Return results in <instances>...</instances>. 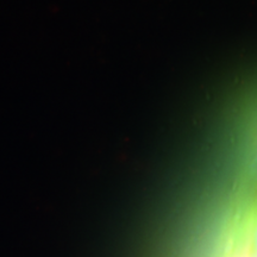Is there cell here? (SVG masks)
I'll return each mask as SVG.
<instances>
[{"label":"cell","mask_w":257,"mask_h":257,"mask_svg":"<svg viewBox=\"0 0 257 257\" xmlns=\"http://www.w3.org/2000/svg\"><path fill=\"white\" fill-rule=\"evenodd\" d=\"M255 249L257 251V225H256V231H255Z\"/></svg>","instance_id":"obj_1"}]
</instances>
